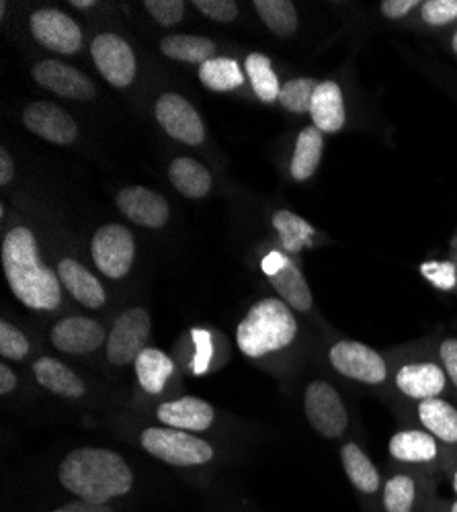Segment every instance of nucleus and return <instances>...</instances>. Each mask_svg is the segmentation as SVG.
<instances>
[{"mask_svg":"<svg viewBox=\"0 0 457 512\" xmlns=\"http://www.w3.org/2000/svg\"><path fill=\"white\" fill-rule=\"evenodd\" d=\"M3 269L9 287L31 310H56L62 302L58 275L41 263L37 240L27 228H13L3 242Z\"/></svg>","mask_w":457,"mask_h":512,"instance_id":"nucleus-1","label":"nucleus"},{"mask_svg":"<svg viewBox=\"0 0 457 512\" xmlns=\"http://www.w3.org/2000/svg\"><path fill=\"white\" fill-rule=\"evenodd\" d=\"M60 482L89 504H105L111 498L128 494L134 486V476L119 453L82 447L62 461Z\"/></svg>","mask_w":457,"mask_h":512,"instance_id":"nucleus-2","label":"nucleus"},{"mask_svg":"<svg viewBox=\"0 0 457 512\" xmlns=\"http://www.w3.org/2000/svg\"><path fill=\"white\" fill-rule=\"evenodd\" d=\"M298 322L289 306L275 297L255 304L238 324L236 343L248 357H263L294 343Z\"/></svg>","mask_w":457,"mask_h":512,"instance_id":"nucleus-3","label":"nucleus"},{"mask_svg":"<svg viewBox=\"0 0 457 512\" xmlns=\"http://www.w3.org/2000/svg\"><path fill=\"white\" fill-rule=\"evenodd\" d=\"M140 441L150 455L179 467L201 465L214 457L210 445L179 429H146Z\"/></svg>","mask_w":457,"mask_h":512,"instance_id":"nucleus-4","label":"nucleus"},{"mask_svg":"<svg viewBox=\"0 0 457 512\" xmlns=\"http://www.w3.org/2000/svg\"><path fill=\"white\" fill-rule=\"evenodd\" d=\"M308 422L312 429L326 437L339 439L349 426V414L341 394L326 381H312L306 390L304 400Z\"/></svg>","mask_w":457,"mask_h":512,"instance_id":"nucleus-5","label":"nucleus"},{"mask_svg":"<svg viewBox=\"0 0 457 512\" xmlns=\"http://www.w3.org/2000/svg\"><path fill=\"white\" fill-rule=\"evenodd\" d=\"M328 361L341 375L367 386H378L388 377V365L382 355L357 340H339L337 345H332Z\"/></svg>","mask_w":457,"mask_h":512,"instance_id":"nucleus-6","label":"nucleus"},{"mask_svg":"<svg viewBox=\"0 0 457 512\" xmlns=\"http://www.w3.org/2000/svg\"><path fill=\"white\" fill-rule=\"evenodd\" d=\"M136 244L126 226L107 224L93 236V261L109 279L126 277L134 265Z\"/></svg>","mask_w":457,"mask_h":512,"instance_id":"nucleus-7","label":"nucleus"},{"mask_svg":"<svg viewBox=\"0 0 457 512\" xmlns=\"http://www.w3.org/2000/svg\"><path fill=\"white\" fill-rule=\"evenodd\" d=\"M150 336V316L142 308L123 312L107 336V359L113 365L136 363Z\"/></svg>","mask_w":457,"mask_h":512,"instance_id":"nucleus-8","label":"nucleus"},{"mask_svg":"<svg viewBox=\"0 0 457 512\" xmlns=\"http://www.w3.org/2000/svg\"><path fill=\"white\" fill-rule=\"evenodd\" d=\"M93 60L103 78L117 89H126L136 78V56L126 39L113 33H101L91 44Z\"/></svg>","mask_w":457,"mask_h":512,"instance_id":"nucleus-9","label":"nucleus"},{"mask_svg":"<svg viewBox=\"0 0 457 512\" xmlns=\"http://www.w3.org/2000/svg\"><path fill=\"white\" fill-rule=\"evenodd\" d=\"M29 25L33 37L52 52L74 54L82 46V33L78 23L58 9H41L33 13Z\"/></svg>","mask_w":457,"mask_h":512,"instance_id":"nucleus-10","label":"nucleus"},{"mask_svg":"<svg viewBox=\"0 0 457 512\" xmlns=\"http://www.w3.org/2000/svg\"><path fill=\"white\" fill-rule=\"evenodd\" d=\"M156 119L160 121L166 134L183 144L199 146L205 138V127L199 113L181 95H162L156 103Z\"/></svg>","mask_w":457,"mask_h":512,"instance_id":"nucleus-11","label":"nucleus"},{"mask_svg":"<svg viewBox=\"0 0 457 512\" xmlns=\"http://www.w3.org/2000/svg\"><path fill=\"white\" fill-rule=\"evenodd\" d=\"M33 78L41 87L74 101H89L95 97V84L93 80L82 74L80 70L58 62V60H44L33 66Z\"/></svg>","mask_w":457,"mask_h":512,"instance_id":"nucleus-12","label":"nucleus"},{"mask_svg":"<svg viewBox=\"0 0 457 512\" xmlns=\"http://www.w3.org/2000/svg\"><path fill=\"white\" fill-rule=\"evenodd\" d=\"M23 123L29 132L58 146H68L78 138L76 121L58 105L37 101L23 113Z\"/></svg>","mask_w":457,"mask_h":512,"instance_id":"nucleus-13","label":"nucleus"},{"mask_svg":"<svg viewBox=\"0 0 457 512\" xmlns=\"http://www.w3.org/2000/svg\"><path fill=\"white\" fill-rule=\"evenodd\" d=\"M117 207L128 220L146 228H160L171 216L166 199L146 187L121 189L117 195Z\"/></svg>","mask_w":457,"mask_h":512,"instance_id":"nucleus-14","label":"nucleus"},{"mask_svg":"<svg viewBox=\"0 0 457 512\" xmlns=\"http://www.w3.org/2000/svg\"><path fill=\"white\" fill-rule=\"evenodd\" d=\"M105 336L99 322L85 316H72L54 326L52 343L64 353H93L105 343Z\"/></svg>","mask_w":457,"mask_h":512,"instance_id":"nucleus-15","label":"nucleus"},{"mask_svg":"<svg viewBox=\"0 0 457 512\" xmlns=\"http://www.w3.org/2000/svg\"><path fill=\"white\" fill-rule=\"evenodd\" d=\"M447 386L445 369L437 363H406L396 373V388L412 400H433Z\"/></svg>","mask_w":457,"mask_h":512,"instance_id":"nucleus-16","label":"nucleus"},{"mask_svg":"<svg viewBox=\"0 0 457 512\" xmlns=\"http://www.w3.org/2000/svg\"><path fill=\"white\" fill-rule=\"evenodd\" d=\"M160 422L169 424L171 429L201 433L207 431L214 422V408L201 398L187 396L175 402L160 404L158 408Z\"/></svg>","mask_w":457,"mask_h":512,"instance_id":"nucleus-17","label":"nucleus"},{"mask_svg":"<svg viewBox=\"0 0 457 512\" xmlns=\"http://www.w3.org/2000/svg\"><path fill=\"white\" fill-rule=\"evenodd\" d=\"M310 115L314 127L322 134H335L345 125V101L343 91L337 82L324 80L318 84L310 103Z\"/></svg>","mask_w":457,"mask_h":512,"instance_id":"nucleus-18","label":"nucleus"},{"mask_svg":"<svg viewBox=\"0 0 457 512\" xmlns=\"http://www.w3.org/2000/svg\"><path fill=\"white\" fill-rule=\"evenodd\" d=\"M58 273H60L62 285L72 293L74 300L80 302L82 306L97 310V308H101L105 304V289H103V285L95 279L93 273H89V269H85L80 263H76L74 259L60 261Z\"/></svg>","mask_w":457,"mask_h":512,"instance_id":"nucleus-19","label":"nucleus"},{"mask_svg":"<svg viewBox=\"0 0 457 512\" xmlns=\"http://www.w3.org/2000/svg\"><path fill=\"white\" fill-rule=\"evenodd\" d=\"M33 373L41 386L50 390L52 394L64 398H80L85 394V383H82V379L64 363L52 357H41L39 361H35Z\"/></svg>","mask_w":457,"mask_h":512,"instance_id":"nucleus-20","label":"nucleus"},{"mask_svg":"<svg viewBox=\"0 0 457 512\" xmlns=\"http://www.w3.org/2000/svg\"><path fill=\"white\" fill-rule=\"evenodd\" d=\"M341 461H343L349 482L353 484V488L357 492H361L365 496H376L380 492V488H382L380 472L361 447H357L355 443L343 445Z\"/></svg>","mask_w":457,"mask_h":512,"instance_id":"nucleus-21","label":"nucleus"},{"mask_svg":"<svg viewBox=\"0 0 457 512\" xmlns=\"http://www.w3.org/2000/svg\"><path fill=\"white\" fill-rule=\"evenodd\" d=\"M419 420L435 439L447 445H457V408L449 402L439 398L423 400L419 404Z\"/></svg>","mask_w":457,"mask_h":512,"instance_id":"nucleus-22","label":"nucleus"},{"mask_svg":"<svg viewBox=\"0 0 457 512\" xmlns=\"http://www.w3.org/2000/svg\"><path fill=\"white\" fill-rule=\"evenodd\" d=\"M271 285L281 295V300L292 306L298 312H310L312 310V293L308 287V281L304 279L302 271L292 263L285 261V265L269 277Z\"/></svg>","mask_w":457,"mask_h":512,"instance_id":"nucleus-23","label":"nucleus"},{"mask_svg":"<svg viewBox=\"0 0 457 512\" xmlns=\"http://www.w3.org/2000/svg\"><path fill=\"white\" fill-rule=\"evenodd\" d=\"M390 455L404 463H429L437 457V439L425 431H400L390 439Z\"/></svg>","mask_w":457,"mask_h":512,"instance_id":"nucleus-24","label":"nucleus"},{"mask_svg":"<svg viewBox=\"0 0 457 512\" xmlns=\"http://www.w3.org/2000/svg\"><path fill=\"white\" fill-rule=\"evenodd\" d=\"M173 187L189 199H201L212 189V175L193 158H177L169 168Z\"/></svg>","mask_w":457,"mask_h":512,"instance_id":"nucleus-25","label":"nucleus"},{"mask_svg":"<svg viewBox=\"0 0 457 512\" xmlns=\"http://www.w3.org/2000/svg\"><path fill=\"white\" fill-rule=\"evenodd\" d=\"M322 150H324V136L318 127L310 125L306 130H302L296 142L292 164H289V170H292V177L296 181H308L316 173L322 158Z\"/></svg>","mask_w":457,"mask_h":512,"instance_id":"nucleus-26","label":"nucleus"},{"mask_svg":"<svg viewBox=\"0 0 457 512\" xmlns=\"http://www.w3.org/2000/svg\"><path fill=\"white\" fill-rule=\"evenodd\" d=\"M160 50L164 56L191 64H205L216 56L214 41L199 35H169L162 39Z\"/></svg>","mask_w":457,"mask_h":512,"instance_id":"nucleus-27","label":"nucleus"},{"mask_svg":"<svg viewBox=\"0 0 457 512\" xmlns=\"http://www.w3.org/2000/svg\"><path fill=\"white\" fill-rule=\"evenodd\" d=\"M173 371V361L158 349H144L136 359L138 381L148 394H160Z\"/></svg>","mask_w":457,"mask_h":512,"instance_id":"nucleus-28","label":"nucleus"},{"mask_svg":"<svg viewBox=\"0 0 457 512\" xmlns=\"http://www.w3.org/2000/svg\"><path fill=\"white\" fill-rule=\"evenodd\" d=\"M199 80L203 82V87H207V89L218 91V93H226V91H234V89L242 87L244 74H242L236 60H232V58H214V60H207L205 64H201Z\"/></svg>","mask_w":457,"mask_h":512,"instance_id":"nucleus-29","label":"nucleus"},{"mask_svg":"<svg viewBox=\"0 0 457 512\" xmlns=\"http://www.w3.org/2000/svg\"><path fill=\"white\" fill-rule=\"evenodd\" d=\"M255 9L277 37H292L296 33L298 13L289 0H255Z\"/></svg>","mask_w":457,"mask_h":512,"instance_id":"nucleus-30","label":"nucleus"},{"mask_svg":"<svg viewBox=\"0 0 457 512\" xmlns=\"http://www.w3.org/2000/svg\"><path fill=\"white\" fill-rule=\"evenodd\" d=\"M273 226L279 232L281 244L287 252H300L314 236V228L296 213L281 209L273 216Z\"/></svg>","mask_w":457,"mask_h":512,"instance_id":"nucleus-31","label":"nucleus"},{"mask_svg":"<svg viewBox=\"0 0 457 512\" xmlns=\"http://www.w3.org/2000/svg\"><path fill=\"white\" fill-rule=\"evenodd\" d=\"M246 72L248 78L253 82V89L257 93V97L263 103H275V99H279L281 87H279V78L273 72L271 60L263 54H251L246 58Z\"/></svg>","mask_w":457,"mask_h":512,"instance_id":"nucleus-32","label":"nucleus"},{"mask_svg":"<svg viewBox=\"0 0 457 512\" xmlns=\"http://www.w3.org/2000/svg\"><path fill=\"white\" fill-rule=\"evenodd\" d=\"M417 482H414L406 474L392 476L384 484V510L386 512H414V504H417Z\"/></svg>","mask_w":457,"mask_h":512,"instance_id":"nucleus-33","label":"nucleus"},{"mask_svg":"<svg viewBox=\"0 0 457 512\" xmlns=\"http://www.w3.org/2000/svg\"><path fill=\"white\" fill-rule=\"evenodd\" d=\"M318 80L314 78H294L289 80L285 87H281L279 101L287 111L294 113H308L314 91L318 89Z\"/></svg>","mask_w":457,"mask_h":512,"instance_id":"nucleus-34","label":"nucleus"},{"mask_svg":"<svg viewBox=\"0 0 457 512\" xmlns=\"http://www.w3.org/2000/svg\"><path fill=\"white\" fill-rule=\"evenodd\" d=\"M29 353V340L25 334L9 324L7 320L0 322V355L13 359V361H23Z\"/></svg>","mask_w":457,"mask_h":512,"instance_id":"nucleus-35","label":"nucleus"},{"mask_svg":"<svg viewBox=\"0 0 457 512\" xmlns=\"http://www.w3.org/2000/svg\"><path fill=\"white\" fill-rule=\"evenodd\" d=\"M421 275L437 289L449 291L457 285V271L455 265L449 261H427L421 265Z\"/></svg>","mask_w":457,"mask_h":512,"instance_id":"nucleus-36","label":"nucleus"},{"mask_svg":"<svg viewBox=\"0 0 457 512\" xmlns=\"http://www.w3.org/2000/svg\"><path fill=\"white\" fill-rule=\"evenodd\" d=\"M144 7L164 27L177 25L185 15L183 0H146Z\"/></svg>","mask_w":457,"mask_h":512,"instance_id":"nucleus-37","label":"nucleus"},{"mask_svg":"<svg viewBox=\"0 0 457 512\" xmlns=\"http://www.w3.org/2000/svg\"><path fill=\"white\" fill-rule=\"evenodd\" d=\"M423 21L439 27L457 19V0H427L421 5Z\"/></svg>","mask_w":457,"mask_h":512,"instance_id":"nucleus-38","label":"nucleus"},{"mask_svg":"<svg viewBox=\"0 0 457 512\" xmlns=\"http://www.w3.org/2000/svg\"><path fill=\"white\" fill-rule=\"evenodd\" d=\"M193 7H197V11H201L205 17L220 23H230L238 15L234 0H195Z\"/></svg>","mask_w":457,"mask_h":512,"instance_id":"nucleus-39","label":"nucleus"},{"mask_svg":"<svg viewBox=\"0 0 457 512\" xmlns=\"http://www.w3.org/2000/svg\"><path fill=\"white\" fill-rule=\"evenodd\" d=\"M191 334H193V340L197 345V355L193 359V371L197 375H203L212 361V334L205 330H193Z\"/></svg>","mask_w":457,"mask_h":512,"instance_id":"nucleus-40","label":"nucleus"},{"mask_svg":"<svg viewBox=\"0 0 457 512\" xmlns=\"http://www.w3.org/2000/svg\"><path fill=\"white\" fill-rule=\"evenodd\" d=\"M441 363L445 369L447 379L453 383V388L457 390V338H447L439 347Z\"/></svg>","mask_w":457,"mask_h":512,"instance_id":"nucleus-41","label":"nucleus"},{"mask_svg":"<svg viewBox=\"0 0 457 512\" xmlns=\"http://www.w3.org/2000/svg\"><path fill=\"white\" fill-rule=\"evenodd\" d=\"M414 7H421L419 0H384L382 13L388 19H400L406 17Z\"/></svg>","mask_w":457,"mask_h":512,"instance_id":"nucleus-42","label":"nucleus"},{"mask_svg":"<svg viewBox=\"0 0 457 512\" xmlns=\"http://www.w3.org/2000/svg\"><path fill=\"white\" fill-rule=\"evenodd\" d=\"M15 177V166L11 160V154L3 148L0 150V185L7 187Z\"/></svg>","mask_w":457,"mask_h":512,"instance_id":"nucleus-43","label":"nucleus"},{"mask_svg":"<svg viewBox=\"0 0 457 512\" xmlns=\"http://www.w3.org/2000/svg\"><path fill=\"white\" fill-rule=\"evenodd\" d=\"M17 388V377L15 373L7 367V365H0V394L7 396Z\"/></svg>","mask_w":457,"mask_h":512,"instance_id":"nucleus-44","label":"nucleus"},{"mask_svg":"<svg viewBox=\"0 0 457 512\" xmlns=\"http://www.w3.org/2000/svg\"><path fill=\"white\" fill-rule=\"evenodd\" d=\"M285 261H287V256H283L281 252H277V250L269 252L267 259L263 261V271H265V275L271 277L273 273H277V271L285 265Z\"/></svg>","mask_w":457,"mask_h":512,"instance_id":"nucleus-45","label":"nucleus"},{"mask_svg":"<svg viewBox=\"0 0 457 512\" xmlns=\"http://www.w3.org/2000/svg\"><path fill=\"white\" fill-rule=\"evenodd\" d=\"M70 5L74 9H91V7H95V0H72Z\"/></svg>","mask_w":457,"mask_h":512,"instance_id":"nucleus-46","label":"nucleus"},{"mask_svg":"<svg viewBox=\"0 0 457 512\" xmlns=\"http://www.w3.org/2000/svg\"><path fill=\"white\" fill-rule=\"evenodd\" d=\"M451 486H453V490H455V494H457V469H455V474H453V478H451Z\"/></svg>","mask_w":457,"mask_h":512,"instance_id":"nucleus-47","label":"nucleus"},{"mask_svg":"<svg viewBox=\"0 0 457 512\" xmlns=\"http://www.w3.org/2000/svg\"><path fill=\"white\" fill-rule=\"evenodd\" d=\"M451 48H453V52L457 54V31H455V35H453V41H451Z\"/></svg>","mask_w":457,"mask_h":512,"instance_id":"nucleus-48","label":"nucleus"},{"mask_svg":"<svg viewBox=\"0 0 457 512\" xmlns=\"http://www.w3.org/2000/svg\"><path fill=\"white\" fill-rule=\"evenodd\" d=\"M449 512H457V500L451 504V508H449Z\"/></svg>","mask_w":457,"mask_h":512,"instance_id":"nucleus-49","label":"nucleus"}]
</instances>
